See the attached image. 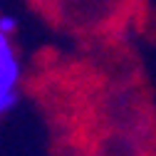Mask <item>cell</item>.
<instances>
[{
	"mask_svg": "<svg viewBox=\"0 0 156 156\" xmlns=\"http://www.w3.org/2000/svg\"><path fill=\"white\" fill-rule=\"evenodd\" d=\"M20 77H23V67L17 60V52L10 37L0 32V89H17Z\"/></svg>",
	"mask_w": 156,
	"mask_h": 156,
	"instance_id": "6da1fadb",
	"label": "cell"
},
{
	"mask_svg": "<svg viewBox=\"0 0 156 156\" xmlns=\"http://www.w3.org/2000/svg\"><path fill=\"white\" fill-rule=\"evenodd\" d=\"M17 104V89H0V116Z\"/></svg>",
	"mask_w": 156,
	"mask_h": 156,
	"instance_id": "7a4b0ae2",
	"label": "cell"
},
{
	"mask_svg": "<svg viewBox=\"0 0 156 156\" xmlns=\"http://www.w3.org/2000/svg\"><path fill=\"white\" fill-rule=\"evenodd\" d=\"M15 30H17V20L12 15H0V32L3 35H15Z\"/></svg>",
	"mask_w": 156,
	"mask_h": 156,
	"instance_id": "3957f363",
	"label": "cell"
}]
</instances>
